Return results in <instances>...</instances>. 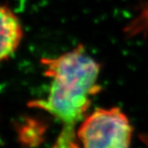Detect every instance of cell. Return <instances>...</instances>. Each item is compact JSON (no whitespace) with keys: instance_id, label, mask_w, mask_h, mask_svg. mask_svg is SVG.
Listing matches in <instances>:
<instances>
[{"instance_id":"cell-1","label":"cell","mask_w":148,"mask_h":148,"mask_svg":"<svg viewBox=\"0 0 148 148\" xmlns=\"http://www.w3.org/2000/svg\"><path fill=\"white\" fill-rule=\"evenodd\" d=\"M45 76L50 79L47 97L30 102L62 123V131L52 148H80L78 129L87 116L92 97L101 91L100 64L85 47L73 49L52 58H43Z\"/></svg>"},{"instance_id":"cell-3","label":"cell","mask_w":148,"mask_h":148,"mask_svg":"<svg viewBox=\"0 0 148 148\" xmlns=\"http://www.w3.org/2000/svg\"><path fill=\"white\" fill-rule=\"evenodd\" d=\"M23 38V29L19 17L10 7L0 4V63L17 51Z\"/></svg>"},{"instance_id":"cell-2","label":"cell","mask_w":148,"mask_h":148,"mask_svg":"<svg viewBox=\"0 0 148 148\" xmlns=\"http://www.w3.org/2000/svg\"><path fill=\"white\" fill-rule=\"evenodd\" d=\"M132 132L120 108H97L79 126L78 138L82 148H130Z\"/></svg>"}]
</instances>
